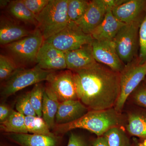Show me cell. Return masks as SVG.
<instances>
[{"instance_id":"277c9868","label":"cell","mask_w":146,"mask_h":146,"mask_svg":"<svg viewBox=\"0 0 146 146\" xmlns=\"http://www.w3.org/2000/svg\"><path fill=\"white\" fill-rule=\"evenodd\" d=\"M144 14L135 21L125 24L113 40L118 55L125 65L138 58L139 30Z\"/></svg>"},{"instance_id":"7a4b0ae2","label":"cell","mask_w":146,"mask_h":146,"mask_svg":"<svg viewBox=\"0 0 146 146\" xmlns=\"http://www.w3.org/2000/svg\"><path fill=\"white\" fill-rule=\"evenodd\" d=\"M123 118L114 108L105 110H90L81 118L72 122L55 125L54 131L57 134L68 132L75 129H86L100 137L103 136L110 129L121 126Z\"/></svg>"},{"instance_id":"484cf974","label":"cell","mask_w":146,"mask_h":146,"mask_svg":"<svg viewBox=\"0 0 146 146\" xmlns=\"http://www.w3.org/2000/svg\"><path fill=\"white\" fill-rule=\"evenodd\" d=\"M45 87L41 83L35 84L30 92V100L36 116L42 117L43 96Z\"/></svg>"},{"instance_id":"8fae6325","label":"cell","mask_w":146,"mask_h":146,"mask_svg":"<svg viewBox=\"0 0 146 146\" xmlns=\"http://www.w3.org/2000/svg\"><path fill=\"white\" fill-rule=\"evenodd\" d=\"M107 11L103 0L90 1L85 13L75 23L84 33L91 35L103 21Z\"/></svg>"},{"instance_id":"d6986e66","label":"cell","mask_w":146,"mask_h":146,"mask_svg":"<svg viewBox=\"0 0 146 146\" xmlns=\"http://www.w3.org/2000/svg\"><path fill=\"white\" fill-rule=\"evenodd\" d=\"M32 33L23 27L9 21H1L0 44L7 45L29 36Z\"/></svg>"},{"instance_id":"2e32d148","label":"cell","mask_w":146,"mask_h":146,"mask_svg":"<svg viewBox=\"0 0 146 146\" xmlns=\"http://www.w3.org/2000/svg\"><path fill=\"white\" fill-rule=\"evenodd\" d=\"M125 24L115 18L112 10L108 9L103 21L92 32L91 36L98 41L113 40Z\"/></svg>"},{"instance_id":"5bb4252c","label":"cell","mask_w":146,"mask_h":146,"mask_svg":"<svg viewBox=\"0 0 146 146\" xmlns=\"http://www.w3.org/2000/svg\"><path fill=\"white\" fill-rule=\"evenodd\" d=\"M65 54L67 69L73 72L89 68L97 62L93 56L91 44Z\"/></svg>"},{"instance_id":"5b68a950","label":"cell","mask_w":146,"mask_h":146,"mask_svg":"<svg viewBox=\"0 0 146 146\" xmlns=\"http://www.w3.org/2000/svg\"><path fill=\"white\" fill-rule=\"evenodd\" d=\"M146 76V63H141L138 58L125 65L120 73L121 91L115 109L121 113L130 94L138 88Z\"/></svg>"},{"instance_id":"4dcf8cb0","label":"cell","mask_w":146,"mask_h":146,"mask_svg":"<svg viewBox=\"0 0 146 146\" xmlns=\"http://www.w3.org/2000/svg\"><path fill=\"white\" fill-rule=\"evenodd\" d=\"M133 95V100L136 104L146 108V87L143 83L136 89Z\"/></svg>"},{"instance_id":"f35d334b","label":"cell","mask_w":146,"mask_h":146,"mask_svg":"<svg viewBox=\"0 0 146 146\" xmlns=\"http://www.w3.org/2000/svg\"><path fill=\"white\" fill-rule=\"evenodd\" d=\"M143 84H144V85H145L146 87V78H145V80H144Z\"/></svg>"},{"instance_id":"8992f818","label":"cell","mask_w":146,"mask_h":146,"mask_svg":"<svg viewBox=\"0 0 146 146\" xmlns=\"http://www.w3.org/2000/svg\"><path fill=\"white\" fill-rule=\"evenodd\" d=\"M52 71L43 70L38 65L29 69L18 68L6 81L1 92V96L6 98L28 86L48 80Z\"/></svg>"},{"instance_id":"3957f363","label":"cell","mask_w":146,"mask_h":146,"mask_svg":"<svg viewBox=\"0 0 146 146\" xmlns=\"http://www.w3.org/2000/svg\"><path fill=\"white\" fill-rule=\"evenodd\" d=\"M69 0H49L36 16L38 28L44 40L65 28L70 21L68 14Z\"/></svg>"},{"instance_id":"74e56055","label":"cell","mask_w":146,"mask_h":146,"mask_svg":"<svg viewBox=\"0 0 146 146\" xmlns=\"http://www.w3.org/2000/svg\"><path fill=\"white\" fill-rule=\"evenodd\" d=\"M131 146H141L139 145V143H137V142H134V143L133 145H131Z\"/></svg>"},{"instance_id":"9a60e30c","label":"cell","mask_w":146,"mask_h":146,"mask_svg":"<svg viewBox=\"0 0 146 146\" xmlns=\"http://www.w3.org/2000/svg\"><path fill=\"white\" fill-rule=\"evenodd\" d=\"M146 0H126L112 9L115 18L125 24L130 23L143 15Z\"/></svg>"},{"instance_id":"52a82bcc","label":"cell","mask_w":146,"mask_h":146,"mask_svg":"<svg viewBox=\"0 0 146 146\" xmlns=\"http://www.w3.org/2000/svg\"><path fill=\"white\" fill-rule=\"evenodd\" d=\"M93 40L91 35L84 33L75 23L70 22L62 31L44 41L65 52L91 44Z\"/></svg>"},{"instance_id":"e575fe53","label":"cell","mask_w":146,"mask_h":146,"mask_svg":"<svg viewBox=\"0 0 146 146\" xmlns=\"http://www.w3.org/2000/svg\"><path fill=\"white\" fill-rule=\"evenodd\" d=\"M92 146H108L105 138L104 136L98 137L92 144Z\"/></svg>"},{"instance_id":"30bf717a","label":"cell","mask_w":146,"mask_h":146,"mask_svg":"<svg viewBox=\"0 0 146 146\" xmlns=\"http://www.w3.org/2000/svg\"><path fill=\"white\" fill-rule=\"evenodd\" d=\"M47 81L48 86L54 92L60 102L78 100L72 71L68 70L57 74L53 72Z\"/></svg>"},{"instance_id":"ffe728a7","label":"cell","mask_w":146,"mask_h":146,"mask_svg":"<svg viewBox=\"0 0 146 146\" xmlns=\"http://www.w3.org/2000/svg\"><path fill=\"white\" fill-rule=\"evenodd\" d=\"M127 130L131 136L146 139V110H137L128 115Z\"/></svg>"},{"instance_id":"7402d4cb","label":"cell","mask_w":146,"mask_h":146,"mask_svg":"<svg viewBox=\"0 0 146 146\" xmlns=\"http://www.w3.org/2000/svg\"><path fill=\"white\" fill-rule=\"evenodd\" d=\"M8 8L11 14L18 20L25 23L37 25L36 16L29 10L22 0L10 2Z\"/></svg>"},{"instance_id":"d590c367","label":"cell","mask_w":146,"mask_h":146,"mask_svg":"<svg viewBox=\"0 0 146 146\" xmlns=\"http://www.w3.org/2000/svg\"><path fill=\"white\" fill-rule=\"evenodd\" d=\"M10 2L8 0H1L0 1V5L1 8H3L6 6L8 5V3H10Z\"/></svg>"},{"instance_id":"1f68e13d","label":"cell","mask_w":146,"mask_h":146,"mask_svg":"<svg viewBox=\"0 0 146 146\" xmlns=\"http://www.w3.org/2000/svg\"><path fill=\"white\" fill-rule=\"evenodd\" d=\"M67 146H87L86 143L80 136L71 133Z\"/></svg>"},{"instance_id":"4fadbf2b","label":"cell","mask_w":146,"mask_h":146,"mask_svg":"<svg viewBox=\"0 0 146 146\" xmlns=\"http://www.w3.org/2000/svg\"><path fill=\"white\" fill-rule=\"evenodd\" d=\"M88 109L78 100L60 102L56 116L55 125L65 124L78 120L86 114Z\"/></svg>"},{"instance_id":"603a6c76","label":"cell","mask_w":146,"mask_h":146,"mask_svg":"<svg viewBox=\"0 0 146 146\" xmlns=\"http://www.w3.org/2000/svg\"><path fill=\"white\" fill-rule=\"evenodd\" d=\"M103 136L108 146H131L129 138L122 127L110 129Z\"/></svg>"},{"instance_id":"ac0fdd59","label":"cell","mask_w":146,"mask_h":146,"mask_svg":"<svg viewBox=\"0 0 146 146\" xmlns=\"http://www.w3.org/2000/svg\"><path fill=\"white\" fill-rule=\"evenodd\" d=\"M57 96L48 86L45 88L42 104V117L50 129L55 125V118L60 104Z\"/></svg>"},{"instance_id":"9c48e42d","label":"cell","mask_w":146,"mask_h":146,"mask_svg":"<svg viewBox=\"0 0 146 146\" xmlns=\"http://www.w3.org/2000/svg\"><path fill=\"white\" fill-rule=\"evenodd\" d=\"M91 46L93 56L98 63L106 65L117 72L122 71L125 65L118 55L113 40L94 39Z\"/></svg>"},{"instance_id":"8d00e7d4","label":"cell","mask_w":146,"mask_h":146,"mask_svg":"<svg viewBox=\"0 0 146 146\" xmlns=\"http://www.w3.org/2000/svg\"><path fill=\"white\" fill-rule=\"evenodd\" d=\"M139 145L141 146H146V139H144L141 143H139Z\"/></svg>"},{"instance_id":"e0dca14e","label":"cell","mask_w":146,"mask_h":146,"mask_svg":"<svg viewBox=\"0 0 146 146\" xmlns=\"http://www.w3.org/2000/svg\"><path fill=\"white\" fill-rule=\"evenodd\" d=\"M7 136L11 141L21 146H56L58 143L55 136L9 133Z\"/></svg>"},{"instance_id":"f546056e","label":"cell","mask_w":146,"mask_h":146,"mask_svg":"<svg viewBox=\"0 0 146 146\" xmlns=\"http://www.w3.org/2000/svg\"><path fill=\"white\" fill-rule=\"evenodd\" d=\"M29 10L36 16L49 2V0H22Z\"/></svg>"},{"instance_id":"7c38bea8","label":"cell","mask_w":146,"mask_h":146,"mask_svg":"<svg viewBox=\"0 0 146 146\" xmlns=\"http://www.w3.org/2000/svg\"><path fill=\"white\" fill-rule=\"evenodd\" d=\"M35 62L43 70L52 71L67 69L65 52L44 41Z\"/></svg>"},{"instance_id":"836d02e7","label":"cell","mask_w":146,"mask_h":146,"mask_svg":"<svg viewBox=\"0 0 146 146\" xmlns=\"http://www.w3.org/2000/svg\"><path fill=\"white\" fill-rule=\"evenodd\" d=\"M126 1V0H103L107 9H109L111 10L117 6L125 2Z\"/></svg>"},{"instance_id":"4316f807","label":"cell","mask_w":146,"mask_h":146,"mask_svg":"<svg viewBox=\"0 0 146 146\" xmlns=\"http://www.w3.org/2000/svg\"><path fill=\"white\" fill-rule=\"evenodd\" d=\"M16 64L9 58L0 55V80L1 81H6L10 78L18 69Z\"/></svg>"},{"instance_id":"ba28073f","label":"cell","mask_w":146,"mask_h":146,"mask_svg":"<svg viewBox=\"0 0 146 146\" xmlns=\"http://www.w3.org/2000/svg\"><path fill=\"white\" fill-rule=\"evenodd\" d=\"M44 39L37 28L29 36L6 45L9 52L22 62L35 61L36 56Z\"/></svg>"},{"instance_id":"d4e9b609","label":"cell","mask_w":146,"mask_h":146,"mask_svg":"<svg viewBox=\"0 0 146 146\" xmlns=\"http://www.w3.org/2000/svg\"><path fill=\"white\" fill-rule=\"evenodd\" d=\"M90 1L84 0H69L68 14L70 22H76L83 16Z\"/></svg>"},{"instance_id":"44dd1931","label":"cell","mask_w":146,"mask_h":146,"mask_svg":"<svg viewBox=\"0 0 146 146\" xmlns=\"http://www.w3.org/2000/svg\"><path fill=\"white\" fill-rule=\"evenodd\" d=\"M0 127L1 130L7 133H28L25 123V116L13 110L8 117L1 123Z\"/></svg>"},{"instance_id":"f1b7e54d","label":"cell","mask_w":146,"mask_h":146,"mask_svg":"<svg viewBox=\"0 0 146 146\" xmlns=\"http://www.w3.org/2000/svg\"><path fill=\"white\" fill-rule=\"evenodd\" d=\"M140 50L138 59L141 63H146V7L139 30Z\"/></svg>"},{"instance_id":"83f0119b","label":"cell","mask_w":146,"mask_h":146,"mask_svg":"<svg viewBox=\"0 0 146 146\" xmlns=\"http://www.w3.org/2000/svg\"><path fill=\"white\" fill-rule=\"evenodd\" d=\"M17 112L25 116H37L30 100V92L19 97L16 101Z\"/></svg>"},{"instance_id":"d6a6232c","label":"cell","mask_w":146,"mask_h":146,"mask_svg":"<svg viewBox=\"0 0 146 146\" xmlns=\"http://www.w3.org/2000/svg\"><path fill=\"white\" fill-rule=\"evenodd\" d=\"M12 110L5 104L0 106V122L1 123L5 121L9 115Z\"/></svg>"},{"instance_id":"6da1fadb","label":"cell","mask_w":146,"mask_h":146,"mask_svg":"<svg viewBox=\"0 0 146 146\" xmlns=\"http://www.w3.org/2000/svg\"><path fill=\"white\" fill-rule=\"evenodd\" d=\"M73 72L78 99L88 109L115 107L121 91L120 73L98 62Z\"/></svg>"},{"instance_id":"cb8c5ba5","label":"cell","mask_w":146,"mask_h":146,"mask_svg":"<svg viewBox=\"0 0 146 146\" xmlns=\"http://www.w3.org/2000/svg\"><path fill=\"white\" fill-rule=\"evenodd\" d=\"M25 123L28 132L31 134L54 136L44 119L38 116H25Z\"/></svg>"}]
</instances>
